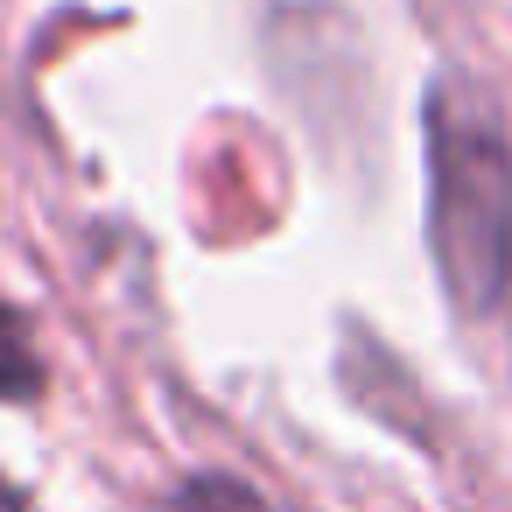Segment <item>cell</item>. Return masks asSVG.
I'll return each mask as SVG.
<instances>
[{"label": "cell", "mask_w": 512, "mask_h": 512, "mask_svg": "<svg viewBox=\"0 0 512 512\" xmlns=\"http://www.w3.org/2000/svg\"><path fill=\"white\" fill-rule=\"evenodd\" d=\"M428 239L463 309H498L512 288V141L484 92H428Z\"/></svg>", "instance_id": "1"}, {"label": "cell", "mask_w": 512, "mask_h": 512, "mask_svg": "<svg viewBox=\"0 0 512 512\" xmlns=\"http://www.w3.org/2000/svg\"><path fill=\"white\" fill-rule=\"evenodd\" d=\"M43 386V365H36V351H29V330H22V316L0 302V393L8 400H29Z\"/></svg>", "instance_id": "2"}, {"label": "cell", "mask_w": 512, "mask_h": 512, "mask_svg": "<svg viewBox=\"0 0 512 512\" xmlns=\"http://www.w3.org/2000/svg\"><path fill=\"white\" fill-rule=\"evenodd\" d=\"M162 512H267V498L239 477H190Z\"/></svg>", "instance_id": "3"}]
</instances>
